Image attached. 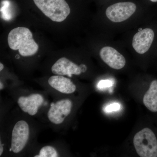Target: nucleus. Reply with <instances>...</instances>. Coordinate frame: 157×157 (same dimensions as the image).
<instances>
[{
  "instance_id": "f257e3e1",
  "label": "nucleus",
  "mask_w": 157,
  "mask_h": 157,
  "mask_svg": "<svg viewBox=\"0 0 157 157\" xmlns=\"http://www.w3.org/2000/svg\"><path fill=\"white\" fill-rule=\"evenodd\" d=\"M9 47L13 50H18L23 56H29L36 53L39 45L33 38L32 32L25 27L13 29L8 37Z\"/></svg>"
},
{
  "instance_id": "f03ea898",
  "label": "nucleus",
  "mask_w": 157,
  "mask_h": 157,
  "mask_svg": "<svg viewBox=\"0 0 157 157\" xmlns=\"http://www.w3.org/2000/svg\"><path fill=\"white\" fill-rule=\"evenodd\" d=\"M45 16L55 22L64 21L70 14V8L65 0H33Z\"/></svg>"
},
{
  "instance_id": "7ed1b4c3",
  "label": "nucleus",
  "mask_w": 157,
  "mask_h": 157,
  "mask_svg": "<svg viewBox=\"0 0 157 157\" xmlns=\"http://www.w3.org/2000/svg\"><path fill=\"white\" fill-rule=\"evenodd\" d=\"M133 143L139 156L157 157V139L151 129L145 128L137 132L134 137Z\"/></svg>"
},
{
  "instance_id": "20e7f679",
  "label": "nucleus",
  "mask_w": 157,
  "mask_h": 157,
  "mask_svg": "<svg viewBox=\"0 0 157 157\" xmlns=\"http://www.w3.org/2000/svg\"><path fill=\"white\" fill-rule=\"evenodd\" d=\"M136 9V5L131 2L115 3L106 9V16L112 22H123L130 18L135 13Z\"/></svg>"
},
{
  "instance_id": "39448f33",
  "label": "nucleus",
  "mask_w": 157,
  "mask_h": 157,
  "mask_svg": "<svg viewBox=\"0 0 157 157\" xmlns=\"http://www.w3.org/2000/svg\"><path fill=\"white\" fill-rule=\"evenodd\" d=\"M29 136L28 124L24 121H20L13 128L11 137V148L14 153L23 149L27 143Z\"/></svg>"
},
{
  "instance_id": "423d86ee",
  "label": "nucleus",
  "mask_w": 157,
  "mask_h": 157,
  "mask_svg": "<svg viewBox=\"0 0 157 157\" xmlns=\"http://www.w3.org/2000/svg\"><path fill=\"white\" fill-rule=\"evenodd\" d=\"M72 105V102L69 99L61 100L52 104L48 112V119L56 124H62L71 112Z\"/></svg>"
},
{
  "instance_id": "0eeeda50",
  "label": "nucleus",
  "mask_w": 157,
  "mask_h": 157,
  "mask_svg": "<svg viewBox=\"0 0 157 157\" xmlns=\"http://www.w3.org/2000/svg\"><path fill=\"white\" fill-rule=\"evenodd\" d=\"M154 37L155 33L152 29H143L135 34L132 40V46L137 53L143 54L150 48Z\"/></svg>"
},
{
  "instance_id": "6e6552de",
  "label": "nucleus",
  "mask_w": 157,
  "mask_h": 157,
  "mask_svg": "<svg viewBox=\"0 0 157 157\" xmlns=\"http://www.w3.org/2000/svg\"><path fill=\"white\" fill-rule=\"evenodd\" d=\"M100 55L105 63L114 70H121L126 64L124 57L115 48L110 46H105L101 48Z\"/></svg>"
},
{
  "instance_id": "1a4fd4ad",
  "label": "nucleus",
  "mask_w": 157,
  "mask_h": 157,
  "mask_svg": "<svg viewBox=\"0 0 157 157\" xmlns=\"http://www.w3.org/2000/svg\"><path fill=\"white\" fill-rule=\"evenodd\" d=\"M51 70L55 75H67L70 77L73 75H80L82 72L80 66L65 57L59 59L52 67Z\"/></svg>"
},
{
  "instance_id": "9d476101",
  "label": "nucleus",
  "mask_w": 157,
  "mask_h": 157,
  "mask_svg": "<svg viewBox=\"0 0 157 157\" xmlns=\"http://www.w3.org/2000/svg\"><path fill=\"white\" fill-rule=\"evenodd\" d=\"M43 101L44 99L41 95L33 94L28 97H20L17 103L23 111L34 116L38 112V109L43 103Z\"/></svg>"
},
{
  "instance_id": "9b49d317",
  "label": "nucleus",
  "mask_w": 157,
  "mask_h": 157,
  "mask_svg": "<svg viewBox=\"0 0 157 157\" xmlns=\"http://www.w3.org/2000/svg\"><path fill=\"white\" fill-rule=\"evenodd\" d=\"M48 83L52 87L63 94H72L76 90V86L71 79L61 75L52 76Z\"/></svg>"
},
{
  "instance_id": "f8f14e48",
  "label": "nucleus",
  "mask_w": 157,
  "mask_h": 157,
  "mask_svg": "<svg viewBox=\"0 0 157 157\" xmlns=\"http://www.w3.org/2000/svg\"><path fill=\"white\" fill-rule=\"evenodd\" d=\"M144 106L152 112H157V80L151 82L149 88L144 96Z\"/></svg>"
},
{
  "instance_id": "ddd939ff",
  "label": "nucleus",
  "mask_w": 157,
  "mask_h": 157,
  "mask_svg": "<svg viewBox=\"0 0 157 157\" xmlns=\"http://www.w3.org/2000/svg\"><path fill=\"white\" fill-rule=\"evenodd\" d=\"M58 154L55 149L52 147H44L40 150L39 154L35 157H57Z\"/></svg>"
},
{
  "instance_id": "4468645a",
  "label": "nucleus",
  "mask_w": 157,
  "mask_h": 157,
  "mask_svg": "<svg viewBox=\"0 0 157 157\" xmlns=\"http://www.w3.org/2000/svg\"><path fill=\"white\" fill-rule=\"evenodd\" d=\"M121 108L120 104L117 103H113L107 106L105 109V112L110 113L119 110Z\"/></svg>"
},
{
  "instance_id": "2eb2a0df",
  "label": "nucleus",
  "mask_w": 157,
  "mask_h": 157,
  "mask_svg": "<svg viewBox=\"0 0 157 157\" xmlns=\"http://www.w3.org/2000/svg\"><path fill=\"white\" fill-rule=\"evenodd\" d=\"M112 82L109 80H101L98 83V87L99 89H103L104 88L110 87V86H112Z\"/></svg>"
},
{
  "instance_id": "dca6fc26",
  "label": "nucleus",
  "mask_w": 157,
  "mask_h": 157,
  "mask_svg": "<svg viewBox=\"0 0 157 157\" xmlns=\"http://www.w3.org/2000/svg\"><path fill=\"white\" fill-rule=\"evenodd\" d=\"M3 151H4V148H3L1 142V143H0V156L2 155Z\"/></svg>"
},
{
  "instance_id": "f3484780",
  "label": "nucleus",
  "mask_w": 157,
  "mask_h": 157,
  "mask_svg": "<svg viewBox=\"0 0 157 157\" xmlns=\"http://www.w3.org/2000/svg\"><path fill=\"white\" fill-rule=\"evenodd\" d=\"M4 65H3L2 63H0V71H2V70H3V69H4Z\"/></svg>"
},
{
  "instance_id": "a211bd4d",
  "label": "nucleus",
  "mask_w": 157,
  "mask_h": 157,
  "mask_svg": "<svg viewBox=\"0 0 157 157\" xmlns=\"http://www.w3.org/2000/svg\"><path fill=\"white\" fill-rule=\"evenodd\" d=\"M150 1H151L153 2H157V0H150Z\"/></svg>"
},
{
  "instance_id": "6ab92c4d",
  "label": "nucleus",
  "mask_w": 157,
  "mask_h": 157,
  "mask_svg": "<svg viewBox=\"0 0 157 157\" xmlns=\"http://www.w3.org/2000/svg\"><path fill=\"white\" fill-rule=\"evenodd\" d=\"M2 82H1V90L2 89Z\"/></svg>"
}]
</instances>
